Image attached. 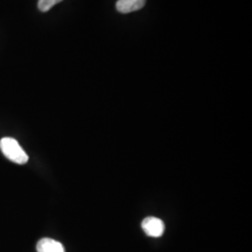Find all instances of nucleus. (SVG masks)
Listing matches in <instances>:
<instances>
[{"label": "nucleus", "mask_w": 252, "mask_h": 252, "mask_svg": "<svg viewBox=\"0 0 252 252\" xmlns=\"http://www.w3.org/2000/svg\"><path fill=\"white\" fill-rule=\"evenodd\" d=\"M0 149L3 154L11 162L25 164L28 161V155L12 137H4L0 140Z\"/></svg>", "instance_id": "nucleus-1"}, {"label": "nucleus", "mask_w": 252, "mask_h": 252, "mask_svg": "<svg viewBox=\"0 0 252 252\" xmlns=\"http://www.w3.org/2000/svg\"><path fill=\"white\" fill-rule=\"evenodd\" d=\"M142 229L149 236L160 237L164 233V223L158 218L148 217L142 221Z\"/></svg>", "instance_id": "nucleus-2"}, {"label": "nucleus", "mask_w": 252, "mask_h": 252, "mask_svg": "<svg viewBox=\"0 0 252 252\" xmlns=\"http://www.w3.org/2000/svg\"><path fill=\"white\" fill-rule=\"evenodd\" d=\"M63 0H38L37 7L40 11L46 12L52 9L54 5L62 2Z\"/></svg>", "instance_id": "nucleus-5"}, {"label": "nucleus", "mask_w": 252, "mask_h": 252, "mask_svg": "<svg viewBox=\"0 0 252 252\" xmlns=\"http://www.w3.org/2000/svg\"><path fill=\"white\" fill-rule=\"evenodd\" d=\"M146 4V0H118L116 9L121 13H130L141 9Z\"/></svg>", "instance_id": "nucleus-3"}, {"label": "nucleus", "mask_w": 252, "mask_h": 252, "mask_svg": "<svg viewBox=\"0 0 252 252\" xmlns=\"http://www.w3.org/2000/svg\"><path fill=\"white\" fill-rule=\"evenodd\" d=\"M37 252H65L63 245L52 238H42L36 244Z\"/></svg>", "instance_id": "nucleus-4"}]
</instances>
